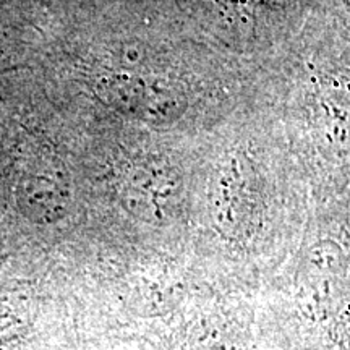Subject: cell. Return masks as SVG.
<instances>
[{
    "label": "cell",
    "instance_id": "1",
    "mask_svg": "<svg viewBox=\"0 0 350 350\" xmlns=\"http://www.w3.org/2000/svg\"><path fill=\"white\" fill-rule=\"evenodd\" d=\"M62 191L54 174L44 170L42 165H31V169L28 167L20 177V203L31 211H38L39 206L47 208V204H55L57 200L62 198Z\"/></svg>",
    "mask_w": 350,
    "mask_h": 350
}]
</instances>
